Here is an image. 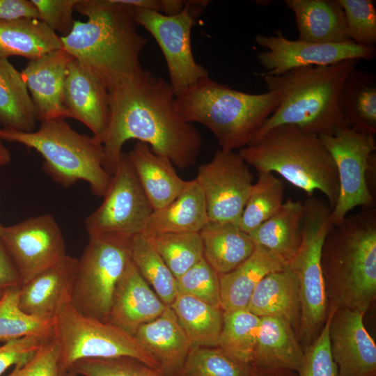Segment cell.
<instances>
[{"instance_id": "obj_6", "label": "cell", "mask_w": 376, "mask_h": 376, "mask_svg": "<svg viewBox=\"0 0 376 376\" xmlns=\"http://www.w3.org/2000/svg\"><path fill=\"white\" fill-rule=\"evenodd\" d=\"M246 163L258 173H276L307 196L317 190L332 210L339 195L335 162L319 136L293 125L274 127L240 150Z\"/></svg>"}, {"instance_id": "obj_22", "label": "cell", "mask_w": 376, "mask_h": 376, "mask_svg": "<svg viewBox=\"0 0 376 376\" xmlns=\"http://www.w3.org/2000/svg\"><path fill=\"white\" fill-rule=\"evenodd\" d=\"M134 337L167 376L178 373L191 349L170 306L159 317L140 326Z\"/></svg>"}, {"instance_id": "obj_10", "label": "cell", "mask_w": 376, "mask_h": 376, "mask_svg": "<svg viewBox=\"0 0 376 376\" xmlns=\"http://www.w3.org/2000/svg\"><path fill=\"white\" fill-rule=\"evenodd\" d=\"M131 240L89 237L79 259L71 304L80 313L108 322L114 290L130 258Z\"/></svg>"}, {"instance_id": "obj_7", "label": "cell", "mask_w": 376, "mask_h": 376, "mask_svg": "<svg viewBox=\"0 0 376 376\" xmlns=\"http://www.w3.org/2000/svg\"><path fill=\"white\" fill-rule=\"evenodd\" d=\"M0 139L37 151L44 159L43 170L64 187L83 180L93 194L103 197L110 185L112 175L103 166L102 143L79 133L63 118L41 121L36 131L29 132L0 128Z\"/></svg>"}, {"instance_id": "obj_5", "label": "cell", "mask_w": 376, "mask_h": 376, "mask_svg": "<svg viewBox=\"0 0 376 376\" xmlns=\"http://www.w3.org/2000/svg\"><path fill=\"white\" fill-rule=\"evenodd\" d=\"M178 111L189 123H200L221 150L250 145L281 102L279 93L251 94L231 88L209 76L175 95Z\"/></svg>"}, {"instance_id": "obj_2", "label": "cell", "mask_w": 376, "mask_h": 376, "mask_svg": "<svg viewBox=\"0 0 376 376\" xmlns=\"http://www.w3.org/2000/svg\"><path fill=\"white\" fill-rule=\"evenodd\" d=\"M88 19L75 20L63 49L93 73L111 93L143 69L147 39L137 30L131 6L118 0H79L75 8Z\"/></svg>"}, {"instance_id": "obj_27", "label": "cell", "mask_w": 376, "mask_h": 376, "mask_svg": "<svg viewBox=\"0 0 376 376\" xmlns=\"http://www.w3.org/2000/svg\"><path fill=\"white\" fill-rule=\"evenodd\" d=\"M246 309L260 318L287 320L297 335L300 301L297 279L291 268L288 266L265 276L256 287Z\"/></svg>"}, {"instance_id": "obj_44", "label": "cell", "mask_w": 376, "mask_h": 376, "mask_svg": "<svg viewBox=\"0 0 376 376\" xmlns=\"http://www.w3.org/2000/svg\"><path fill=\"white\" fill-rule=\"evenodd\" d=\"M329 307L326 322L315 340L304 350V357L297 376H338L330 351L329 327L334 310Z\"/></svg>"}, {"instance_id": "obj_26", "label": "cell", "mask_w": 376, "mask_h": 376, "mask_svg": "<svg viewBox=\"0 0 376 376\" xmlns=\"http://www.w3.org/2000/svg\"><path fill=\"white\" fill-rule=\"evenodd\" d=\"M288 265L265 248L256 244L251 255L231 272L219 274L221 308L224 311L246 309L259 282Z\"/></svg>"}, {"instance_id": "obj_45", "label": "cell", "mask_w": 376, "mask_h": 376, "mask_svg": "<svg viewBox=\"0 0 376 376\" xmlns=\"http://www.w3.org/2000/svg\"><path fill=\"white\" fill-rule=\"evenodd\" d=\"M79 0H31L36 7L39 19L61 37L72 31L75 19L72 13Z\"/></svg>"}, {"instance_id": "obj_49", "label": "cell", "mask_w": 376, "mask_h": 376, "mask_svg": "<svg viewBox=\"0 0 376 376\" xmlns=\"http://www.w3.org/2000/svg\"><path fill=\"white\" fill-rule=\"evenodd\" d=\"M121 3L134 8L150 10L165 15H173L180 12L186 1L182 0H118Z\"/></svg>"}, {"instance_id": "obj_36", "label": "cell", "mask_w": 376, "mask_h": 376, "mask_svg": "<svg viewBox=\"0 0 376 376\" xmlns=\"http://www.w3.org/2000/svg\"><path fill=\"white\" fill-rule=\"evenodd\" d=\"M260 318L247 309L224 311L218 345L232 359L251 365Z\"/></svg>"}, {"instance_id": "obj_19", "label": "cell", "mask_w": 376, "mask_h": 376, "mask_svg": "<svg viewBox=\"0 0 376 376\" xmlns=\"http://www.w3.org/2000/svg\"><path fill=\"white\" fill-rule=\"evenodd\" d=\"M64 100L69 118L85 125L101 142L110 116V95L100 79L74 58L68 65Z\"/></svg>"}, {"instance_id": "obj_17", "label": "cell", "mask_w": 376, "mask_h": 376, "mask_svg": "<svg viewBox=\"0 0 376 376\" xmlns=\"http://www.w3.org/2000/svg\"><path fill=\"white\" fill-rule=\"evenodd\" d=\"M364 313L336 308L329 327V345L338 376H376V345Z\"/></svg>"}, {"instance_id": "obj_16", "label": "cell", "mask_w": 376, "mask_h": 376, "mask_svg": "<svg viewBox=\"0 0 376 376\" xmlns=\"http://www.w3.org/2000/svg\"><path fill=\"white\" fill-rule=\"evenodd\" d=\"M256 42L265 49L256 58L266 75H279L290 70L311 66H324L348 59L372 60L376 47L353 42L320 44L290 40L277 31L274 36L258 35Z\"/></svg>"}, {"instance_id": "obj_40", "label": "cell", "mask_w": 376, "mask_h": 376, "mask_svg": "<svg viewBox=\"0 0 376 376\" xmlns=\"http://www.w3.org/2000/svg\"><path fill=\"white\" fill-rule=\"evenodd\" d=\"M253 366L240 363L218 347H192L173 376H252Z\"/></svg>"}, {"instance_id": "obj_4", "label": "cell", "mask_w": 376, "mask_h": 376, "mask_svg": "<svg viewBox=\"0 0 376 376\" xmlns=\"http://www.w3.org/2000/svg\"><path fill=\"white\" fill-rule=\"evenodd\" d=\"M359 61L295 68L279 75L261 74L268 91L279 93L281 102L253 142L281 125H293L318 136L347 126L338 109V97Z\"/></svg>"}, {"instance_id": "obj_14", "label": "cell", "mask_w": 376, "mask_h": 376, "mask_svg": "<svg viewBox=\"0 0 376 376\" xmlns=\"http://www.w3.org/2000/svg\"><path fill=\"white\" fill-rule=\"evenodd\" d=\"M195 180L206 203L209 221L237 225L253 185V175L239 152L218 150L198 166Z\"/></svg>"}, {"instance_id": "obj_38", "label": "cell", "mask_w": 376, "mask_h": 376, "mask_svg": "<svg viewBox=\"0 0 376 376\" xmlns=\"http://www.w3.org/2000/svg\"><path fill=\"white\" fill-rule=\"evenodd\" d=\"M285 183L272 173H258L237 226L249 234L269 218L276 214L282 206Z\"/></svg>"}, {"instance_id": "obj_9", "label": "cell", "mask_w": 376, "mask_h": 376, "mask_svg": "<svg viewBox=\"0 0 376 376\" xmlns=\"http://www.w3.org/2000/svg\"><path fill=\"white\" fill-rule=\"evenodd\" d=\"M53 338L58 346L57 375L85 359L131 357L160 370L155 359L134 336L108 322L86 316L71 303L53 318Z\"/></svg>"}, {"instance_id": "obj_47", "label": "cell", "mask_w": 376, "mask_h": 376, "mask_svg": "<svg viewBox=\"0 0 376 376\" xmlns=\"http://www.w3.org/2000/svg\"><path fill=\"white\" fill-rule=\"evenodd\" d=\"M49 338L29 336L0 345V376L10 366L24 363Z\"/></svg>"}, {"instance_id": "obj_29", "label": "cell", "mask_w": 376, "mask_h": 376, "mask_svg": "<svg viewBox=\"0 0 376 376\" xmlns=\"http://www.w3.org/2000/svg\"><path fill=\"white\" fill-rule=\"evenodd\" d=\"M304 212L302 203L288 198L276 214L249 235L256 244L289 265L301 242Z\"/></svg>"}, {"instance_id": "obj_28", "label": "cell", "mask_w": 376, "mask_h": 376, "mask_svg": "<svg viewBox=\"0 0 376 376\" xmlns=\"http://www.w3.org/2000/svg\"><path fill=\"white\" fill-rule=\"evenodd\" d=\"M208 221L205 198L194 179L187 181L182 191L171 203L153 210L142 235L200 233Z\"/></svg>"}, {"instance_id": "obj_3", "label": "cell", "mask_w": 376, "mask_h": 376, "mask_svg": "<svg viewBox=\"0 0 376 376\" xmlns=\"http://www.w3.org/2000/svg\"><path fill=\"white\" fill-rule=\"evenodd\" d=\"M321 265L329 307L366 313L376 297V211L368 209L332 225Z\"/></svg>"}, {"instance_id": "obj_51", "label": "cell", "mask_w": 376, "mask_h": 376, "mask_svg": "<svg viewBox=\"0 0 376 376\" xmlns=\"http://www.w3.org/2000/svg\"><path fill=\"white\" fill-rule=\"evenodd\" d=\"M252 376H297V373L288 370L263 369L253 366Z\"/></svg>"}, {"instance_id": "obj_48", "label": "cell", "mask_w": 376, "mask_h": 376, "mask_svg": "<svg viewBox=\"0 0 376 376\" xmlns=\"http://www.w3.org/2000/svg\"><path fill=\"white\" fill-rule=\"evenodd\" d=\"M20 18L39 19L38 10L31 0H0V20Z\"/></svg>"}, {"instance_id": "obj_15", "label": "cell", "mask_w": 376, "mask_h": 376, "mask_svg": "<svg viewBox=\"0 0 376 376\" xmlns=\"http://www.w3.org/2000/svg\"><path fill=\"white\" fill-rule=\"evenodd\" d=\"M0 242L17 272L21 285L68 255L61 228L50 214L11 226L0 224Z\"/></svg>"}, {"instance_id": "obj_31", "label": "cell", "mask_w": 376, "mask_h": 376, "mask_svg": "<svg viewBox=\"0 0 376 376\" xmlns=\"http://www.w3.org/2000/svg\"><path fill=\"white\" fill-rule=\"evenodd\" d=\"M61 37L38 19L0 20V57H25L29 61L62 49Z\"/></svg>"}, {"instance_id": "obj_35", "label": "cell", "mask_w": 376, "mask_h": 376, "mask_svg": "<svg viewBox=\"0 0 376 376\" xmlns=\"http://www.w3.org/2000/svg\"><path fill=\"white\" fill-rule=\"evenodd\" d=\"M131 261L166 306H170L178 290L177 281L148 238L139 235L130 242Z\"/></svg>"}, {"instance_id": "obj_43", "label": "cell", "mask_w": 376, "mask_h": 376, "mask_svg": "<svg viewBox=\"0 0 376 376\" xmlns=\"http://www.w3.org/2000/svg\"><path fill=\"white\" fill-rule=\"evenodd\" d=\"M176 281L178 292L221 307L219 274L204 257Z\"/></svg>"}, {"instance_id": "obj_42", "label": "cell", "mask_w": 376, "mask_h": 376, "mask_svg": "<svg viewBox=\"0 0 376 376\" xmlns=\"http://www.w3.org/2000/svg\"><path fill=\"white\" fill-rule=\"evenodd\" d=\"M69 370L82 376H167L139 360L126 357L81 359Z\"/></svg>"}, {"instance_id": "obj_50", "label": "cell", "mask_w": 376, "mask_h": 376, "mask_svg": "<svg viewBox=\"0 0 376 376\" xmlns=\"http://www.w3.org/2000/svg\"><path fill=\"white\" fill-rule=\"evenodd\" d=\"M21 285L17 272L0 242V290Z\"/></svg>"}, {"instance_id": "obj_20", "label": "cell", "mask_w": 376, "mask_h": 376, "mask_svg": "<svg viewBox=\"0 0 376 376\" xmlns=\"http://www.w3.org/2000/svg\"><path fill=\"white\" fill-rule=\"evenodd\" d=\"M78 259L66 255L19 288V305L26 313L52 319L58 311L71 303Z\"/></svg>"}, {"instance_id": "obj_25", "label": "cell", "mask_w": 376, "mask_h": 376, "mask_svg": "<svg viewBox=\"0 0 376 376\" xmlns=\"http://www.w3.org/2000/svg\"><path fill=\"white\" fill-rule=\"evenodd\" d=\"M127 155L153 210L168 205L185 187L187 180L180 177L171 162L154 153L148 144L138 141Z\"/></svg>"}, {"instance_id": "obj_12", "label": "cell", "mask_w": 376, "mask_h": 376, "mask_svg": "<svg viewBox=\"0 0 376 376\" xmlns=\"http://www.w3.org/2000/svg\"><path fill=\"white\" fill-rule=\"evenodd\" d=\"M101 205L85 221L88 237L131 240L144 233L153 212L127 153L122 152Z\"/></svg>"}, {"instance_id": "obj_34", "label": "cell", "mask_w": 376, "mask_h": 376, "mask_svg": "<svg viewBox=\"0 0 376 376\" xmlns=\"http://www.w3.org/2000/svg\"><path fill=\"white\" fill-rule=\"evenodd\" d=\"M192 347H217L224 311L192 296L178 292L170 305Z\"/></svg>"}, {"instance_id": "obj_52", "label": "cell", "mask_w": 376, "mask_h": 376, "mask_svg": "<svg viewBox=\"0 0 376 376\" xmlns=\"http://www.w3.org/2000/svg\"><path fill=\"white\" fill-rule=\"evenodd\" d=\"M11 159L10 152L0 139V166L7 165Z\"/></svg>"}, {"instance_id": "obj_8", "label": "cell", "mask_w": 376, "mask_h": 376, "mask_svg": "<svg viewBox=\"0 0 376 376\" xmlns=\"http://www.w3.org/2000/svg\"><path fill=\"white\" fill-rule=\"evenodd\" d=\"M303 204L301 242L288 266L298 285L300 318L297 338L304 350L318 336L329 315L321 256L324 241L332 224L331 209L327 201L313 195L307 196Z\"/></svg>"}, {"instance_id": "obj_23", "label": "cell", "mask_w": 376, "mask_h": 376, "mask_svg": "<svg viewBox=\"0 0 376 376\" xmlns=\"http://www.w3.org/2000/svg\"><path fill=\"white\" fill-rule=\"evenodd\" d=\"M303 357L304 350L289 321L279 317L260 318L252 366L297 373Z\"/></svg>"}, {"instance_id": "obj_32", "label": "cell", "mask_w": 376, "mask_h": 376, "mask_svg": "<svg viewBox=\"0 0 376 376\" xmlns=\"http://www.w3.org/2000/svg\"><path fill=\"white\" fill-rule=\"evenodd\" d=\"M338 109L347 126L375 135L376 132V76L353 69L341 88Z\"/></svg>"}, {"instance_id": "obj_1", "label": "cell", "mask_w": 376, "mask_h": 376, "mask_svg": "<svg viewBox=\"0 0 376 376\" xmlns=\"http://www.w3.org/2000/svg\"><path fill=\"white\" fill-rule=\"evenodd\" d=\"M109 95L110 116L101 143L103 166L111 175L123 145L130 139L148 144L154 153L179 169L195 164L202 136L180 115L169 82L143 69Z\"/></svg>"}, {"instance_id": "obj_13", "label": "cell", "mask_w": 376, "mask_h": 376, "mask_svg": "<svg viewBox=\"0 0 376 376\" xmlns=\"http://www.w3.org/2000/svg\"><path fill=\"white\" fill-rule=\"evenodd\" d=\"M319 137L337 169L339 195L330 215L332 225H336L354 207L369 208L375 205L368 183V172L375 161L376 142L375 135L347 126Z\"/></svg>"}, {"instance_id": "obj_37", "label": "cell", "mask_w": 376, "mask_h": 376, "mask_svg": "<svg viewBox=\"0 0 376 376\" xmlns=\"http://www.w3.org/2000/svg\"><path fill=\"white\" fill-rule=\"evenodd\" d=\"M19 288L5 290L0 297V341L24 337L53 336V318H42L24 312L19 305Z\"/></svg>"}, {"instance_id": "obj_11", "label": "cell", "mask_w": 376, "mask_h": 376, "mask_svg": "<svg viewBox=\"0 0 376 376\" xmlns=\"http://www.w3.org/2000/svg\"><path fill=\"white\" fill-rule=\"evenodd\" d=\"M208 2L186 1L183 8L173 15L132 7L137 25L149 32L159 45L175 95L209 76L207 70L195 61L191 45L195 17Z\"/></svg>"}, {"instance_id": "obj_30", "label": "cell", "mask_w": 376, "mask_h": 376, "mask_svg": "<svg viewBox=\"0 0 376 376\" xmlns=\"http://www.w3.org/2000/svg\"><path fill=\"white\" fill-rule=\"evenodd\" d=\"M200 235L203 257L219 274L235 269L256 247L250 235L234 224L208 221Z\"/></svg>"}, {"instance_id": "obj_53", "label": "cell", "mask_w": 376, "mask_h": 376, "mask_svg": "<svg viewBox=\"0 0 376 376\" xmlns=\"http://www.w3.org/2000/svg\"><path fill=\"white\" fill-rule=\"evenodd\" d=\"M56 376H82V375H78L72 371L68 370L63 374L57 375Z\"/></svg>"}, {"instance_id": "obj_39", "label": "cell", "mask_w": 376, "mask_h": 376, "mask_svg": "<svg viewBox=\"0 0 376 376\" xmlns=\"http://www.w3.org/2000/svg\"><path fill=\"white\" fill-rule=\"evenodd\" d=\"M146 237L175 279L203 258L200 233H168Z\"/></svg>"}, {"instance_id": "obj_18", "label": "cell", "mask_w": 376, "mask_h": 376, "mask_svg": "<svg viewBox=\"0 0 376 376\" xmlns=\"http://www.w3.org/2000/svg\"><path fill=\"white\" fill-rule=\"evenodd\" d=\"M73 57L59 49L29 61L21 72L38 121L69 118L64 86L69 63Z\"/></svg>"}, {"instance_id": "obj_33", "label": "cell", "mask_w": 376, "mask_h": 376, "mask_svg": "<svg viewBox=\"0 0 376 376\" xmlns=\"http://www.w3.org/2000/svg\"><path fill=\"white\" fill-rule=\"evenodd\" d=\"M38 121L21 72L0 57V124L3 128L29 132Z\"/></svg>"}, {"instance_id": "obj_46", "label": "cell", "mask_w": 376, "mask_h": 376, "mask_svg": "<svg viewBox=\"0 0 376 376\" xmlns=\"http://www.w3.org/2000/svg\"><path fill=\"white\" fill-rule=\"evenodd\" d=\"M58 358V346L52 337L24 363L15 366L6 376H56Z\"/></svg>"}, {"instance_id": "obj_21", "label": "cell", "mask_w": 376, "mask_h": 376, "mask_svg": "<svg viewBox=\"0 0 376 376\" xmlns=\"http://www.w3.org/2000/svg\"><path fill=\"white\" fill-rule=\"evenodd\" d=\"M166 306L130 260L114 290L108 322L134 336Z\"/></svg>"}, {"instance_id": "obj_24", "label": "cell", "mask_w": 376, "mask_h": 376, "mask_svg": "<svg viewBox=\"0 0 376 376\" xmlns=\"http://www.w3.org/2000/svg\"><path fill=\"white\" fill-rule=\"evenodd\" d=\"M294 13L298 40L320 44L352 42L338 0H285Z\"/></svg>"}, {"instance_id": "obj_54", "label": "cell", "mask_w": 376, "mask_h": 376, "mask_svg": "<svg viewBox=\"0 0 376 376\" xmlns=\"http://www.w3.org/2000/svg\"><path fill=\"white\" fill-rule=\"evenodd\" d=\"M3 291H4V290H0V297H1V295H2Z\"/></svg>"}, {"instance_id": "obj_41", "label": "cell", "mask_w": 376, "mask_h": 376, "mask_svg": "<svg viewBox=\"0 0 376 376\" xmlns=\"http://www.w3.org/2000/svg\"><path fill=\"white\" fill-rule=\"evenodd\" d=\"M343 10L347 33L358 45L374 47L376 44V8L373 0H338Z\"/></svg>"}]
</instances>
